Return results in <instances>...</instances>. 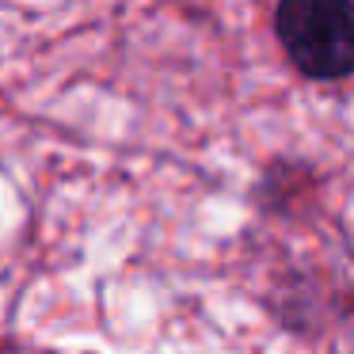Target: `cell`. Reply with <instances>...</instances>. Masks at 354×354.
<instances>
[{"label":"cell","mask_w":354,"mask_h":354,"mask_svg":"<svg viewBox=\"0 0 354 354\" xmlns=\"http://www.w3.org/2000/svg\"><path fill=\"white\" fill-rule=\"evenodd\" d=\"M274 35L301 77H354V0H278Z\"/></svg>","instance_id":"cell-1"}]
</instances>
